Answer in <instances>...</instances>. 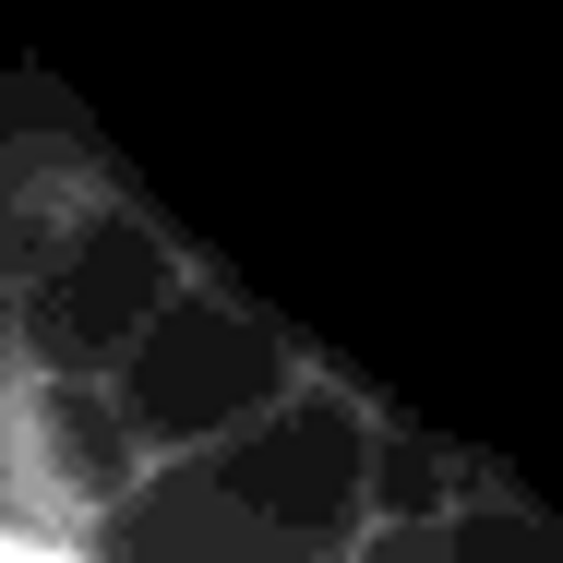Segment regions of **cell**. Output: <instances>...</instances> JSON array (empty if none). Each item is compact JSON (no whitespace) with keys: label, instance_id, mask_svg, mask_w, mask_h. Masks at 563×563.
<instances>
[{"label":"cell","instance_id":"1","mask_svg":"<svg viewBox=\"0 0 563 563\" xmlns=\"http://www.w3.org/2000/svg\"><path fill=\"white\" fill-rule=\"evenodd\" d=\"M0 563H48V552H0Z\"/></svg>","mask_w":563,"mask_h":563}]
</instances>
